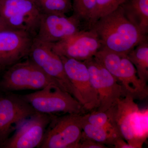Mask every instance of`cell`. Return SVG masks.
Wrapping results in <instances>:
<instances>
[{
	"label": "cell",
	"instance_id": "cell-14",
	"mask_svg": "<svg viewBox=\"0 0 148 148\" xmlns=\"http://www.w3.org/2000/svg\"><path fill=\"white\" fill-rule=\"evenodd\" d=\"M139 108L133 98L128 95L120 99L114 107L110 108L114 124L121 136L133 147L135 146L131 125L133 114Z\"/></svg>",
	"mask_w": 148,
	"mask_h": 148
},
{
	"label": "cell",
	"instance_id": "cell-20",
	"mask_svg": "<svg viewBox=\"0 0 148 148\" xmlns=\"http://www.w3.org/2000/svg\"><path fill=\"white\" fill-rule=\"evenodd\" d=\"M42 13L66 14L73 11L72 0H35Z\"/></svg>",
	"mask_w": 148,
	"mask_h": 148
},
{
	"label": "cell",
	"instance_id": "cell-23",
	"mask_svg": "<svg viewBox=\"0 0 148 148\" xmlns=\"http://www.w3.org/2000/svg\"><path fill=\"white\" fill-rule=\"evenodd\" d=\"M107 146L86 138L82 135L77 148H106Z\"/></svg>",
	"mask_w": 148,
	"mask_h": 148
},
{
	"label": "cell",
	"instance_id": "cell-15",
	"mask_svg": "<svg viewBox=\"0 0 148 148\" xmlns=\"http://www.w3.org/2000/svg\"><path fill=\"white\" fill-rule=\"evenodd\" d=\"M120 6L126 18L148 35V0H126Z\"/></svg>",
	"mask_w": 148,
	"mask_h": 148
},
{
	"label": "cell",
	"instance_id": "cell-7",
	"mask_svg": "<svg viewBox=\"0 0 148 148\" xmlns=\"http://www.w3.org/2000/svg\"><path fill=\"white\" fill-rule=\"evenodd\" d=\"M28 58L75 98L73 86L66 75L62 60L52 49L51 44L43 42L35 37Z\"/></svg>",
	"mask_w": 148,
	"mask_h": 148
},
{
	"label": "cell",
	"instance_id": "cell-22",
	"mask_svg": "<svg viewBox=\"0 0 148 148\" xmlns=\"http://www.w3.org/2000/svg\"><path fill=\"white\" fill-rule=\"evenodd\" d=\"M72 2L73 14L88 28V24L95 9L96 0H72Z\"/></svg>",
	"mask_w": 148,
	"mask_h": 148
},
{
	"label": "cell",
	"instance_id": "cell-11",
	"mask_svg": "<svg viewBox=\"0 0 148 148\" xmlns=\"http://www.w3.org/2000/svg\"><path fill=\"white\" fill-rule=\"evenodd\" d=\"M50 120V114L36 112L24 120L0 148H39Z\"/></svg>",
	"mask_w": 148,
	"mask_h": 148
},
{
	"label": "cell",
	"instance_id": "cell-24",
	"mask_svg": "<svg viewBox=\"0 0 148 148\" xmlns=\"http://www.w3.org/2000/svg\"><path fill=\"white\" fill-rule=\"evenodd\" d=\"M113 146L115 148H133L131 145L126 143L122 138L117 139Z\"/></svg>",
	"mask_w": 148,
	"mask_h": 148
},
{
	"label": "cell",
	"instance_id": "cell-12",
	"mask_svg": "<svg viewBox=\"0 0 148 148\" xmlns=\"http://www.w3.org/2000/svg\"><path fill=\"white\" fill-rule=\"evenodd\" d=\"M51 45L53 50L59 56L82 61L94 57L102 48L98 36L90 29L80 31Z\"/></svg>",
	"mask_w": 148,
	"mask_h": 148
},
{
	"label": "cell",
	"instance_id": "cell-10",
	"mask_svg": "<svg viewBox=\"0 0 148 148\" xmlns=\"http://www.w3.org/2000/svg\"><path fill=\"white\" fill-rule=\"evenodd\" d=\"M20 95L0 93V145L5 141L24 120L36 112Z\"/></svg>",
	"mask_w": 148,
	"mask_h": 148
},
{
	"label": "cell",
	"instance_id": "cell-18",
	"mask_svg": "<svg viewBox=\"0 0 148 148\" xmlns=\"http://www.w3.org/2000/svg\"><path fill=\"white\" fill-rule=\"evenodd\" d=\"M148 112L147 109L138 108L132 115L131 125L137 148L142 147L148 137Z\"/></svg>",
	"mask_w": 148,
	"mask_h": 148
},
{
	"label": "cell",
	"instance_id": "cell-19",
	"mask_svg": "<svg viewBox=\"0 0 148 148\" xmlns=\"http://www.w3.org/2000/svg\"><path fill=\"white\" fill-rule=\"evenodd\" d=\"M84 117L89 123L120 135L114 124L110 109L104 112L92 111L89 113H85Z\"/></svg>",
	"mask_w": 148,
	"mask_h": 148
},
{
	"label": "cell",
	"instance_id": "cell-9",
	"mask_svg": "<svg viewBox=\"0 0 148 148\" xmlns=\"http://www.w3.org/2000/svg\"><path fill=\"white\" fill-rule=\"evenodd\" d=\"M86 26L75 15L60 13H42L35 38L43 42L53 44L65 39L83 30Z\"/></svg>",
	"mask_w": 148,
	"mask_h": 148
},
{
	"label": "cell",
	"instance_id": "cell-16",
	"mask_svg": "<svg viewBox=\"0 0 148 148\" xmlns=\"http://www.w3.org/2000/svg\"><path fill=\"white\" fill-rule=\"evenodd\" d=\"M127 56L135 66L138 77L147 84L148 80V38L130 51Z\"/></svg>",
	"mask_w": 148,
	"mask_h": 148
},
{
	"label": "cell",
	"instance_id": "cell-3",
	"mask_svg": "<svg viewBox=\"0 0 148 148\" xmlns=\"http://www.w3.org/2000/svg\"><path fill=\"white\" fill-rule=\"evenodd\" d=\"M84 114H50V121L39 148H77L82 135Z\"/></svg>",
	"mask_w": 148,
	"mask_h": 148
},
{
	"label": "cell",
	"instance_id": "cell-2",
	"mask_svg": "<svg viewBox=\"0 0 148 148\" xmlns=\"http://www.w3.org/2000/svg\"><path fill=\"white\" fill-rule=\"evenodd\" d=\"M2 74L0 78L1 92L38 90L51 84L57 85L63 89L56 80L28 58L11 66Z\"/></svg>",
	"mask_w": 148,
	"mask_h": 148
},
{
	"label": "cell",
	"instance_id": "cell-6",
	"mask_svg": "<svg viewBox=\"0 0 148 148\" xmlns=\"http://www.w3.org/2000/svg\"><path fill=\"white\" fill-rule=\"evenodd\" d=\"M83 62L88 69L92 86L98 93L99 105L95 110L104 112L114 107L124 97L121 85L94 57Z\"/></svg>",
	"mask_w": 148,
	"mask_h": 148
},
{
	"label": "cell",
	"instance_id": "cell-13",
	"mask_svg": "<svg viewBox=\"0 0 148 148\" xmlns=\"http://www.w3.org/2000/svg\"><path fill=\"white\" fill-rule=\"evenodd\" d=\"M34 38L23 31L11 29L0 31V74L28 58Z\"/></svg>",
	"mask_w": 148,
	"mask_h": 148
},
{
	"label": "cell",
	"instance_id": "cell-17",
	"mask_svg": "<svg viewBox=\"0 0 148 148\" xmlns=\"http://www.w3.org/2000/svg\"><path fill=\"white\" fill-rule=\"evenodd\" d=\"M84 114L83 117L82 135L86 138L106 146H112L117 139L122 138L119 134L110 132L89 123L85 119Z\"/></svg>",
	"mask_w": 148,
	"mask_h": 148
},
{
	"label": "cell",
	"instance_id": "cell-5",
	"mask_svg": "<svg viewBox=\"0 0 148 148\" xmlns=\"http://www.w3.org/2000/svg\"><path fill=\"white\" fill-rule=\"evenodd\" d=\"M41 14L35 0H0V16L10 29L35 37Z\"/></svg>",
	"mask_w": 148,
	"mask_h": 148
},
{
	"label": "cell",
	"instance_id": "cell-25",
	"mask_svg": "<svg viewBox=\"0 0 148 148\" xmlns=\"http://www.w3.org/2000/svg\"><path fill=\"white\" fill-rule=\"evenodd\" d=\"M8 29H10L6 24L5 21L3 20L2 17L0 16V31Z\"/></svg>",
	"mask_w": 148,
	"mask_h": 148
},
{
	"label": "cell",
	"instance_id": "cell-8",
	"mask_svg": "<svg viewBox=\"0 0 148 148\" xmlns=\"http://www.w3.org/2000/svg\"><path fill=\"white\" fill-rule=\"evenodd\" d=\"M67 76L75 91V98L82 105L86 112L98 108V93L90 81L88 69L83 61L60 56Z\"/></svg>",
	"mask_w": 148,
	"mask_h": 148
},
{
	"label": "cell",
	"instance_id": "cell-4",
	"mask_svg": "<svg viewBox=\"0 0 148 148\" xmlns=\"http://www.w3.org/2000/svg\"><path fill=\"white\" fill-rule=\"evenodd\" d=\"M20 95L35 110L41 113H86L75 98L57 85L49 84L34 92Z\"/></svg>",
	"mask_w": 148,
	"mask_h": 148
},
{
	"label": "cell",
	"instance_id": "cell-1",
	"mask_svg": "<svg viewBox=\"0 0 148 148\" xmlns=\"http://www.w3.org/2000/svg\"><path fill=\"white\" fill-rule=\"evenodd\" d=\"M89 29L98 36L102 48L126 55L148 38L126 18L121 6L99 18Z\"/></svg>",
	"mask_w": 148,
	"mask_h": 148
},
{
	"label": "cell",
	"instance_id": "cell-21",
	"mask_svg": "<svg viewBox=\"0 0 148 148\" xmlns=\"http://www.w3.org/2000/svg\"><path fill=\"white\" fill-rule=\"evenodd\" d=\"M126 0H96L95 9L88 24V28L99 18L116 10Z\"/></svg>",
	"mask_w": 148,
	"mask_h": 148
}]
</instances>
